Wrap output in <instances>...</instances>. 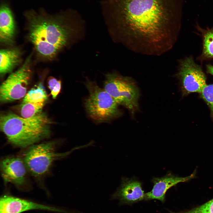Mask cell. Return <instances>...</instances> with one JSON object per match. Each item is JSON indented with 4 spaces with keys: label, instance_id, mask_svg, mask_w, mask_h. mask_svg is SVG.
Returning a JSON list of instances; mask_svg holds the SVG:
<instances>
[{
    "label": "cell",
    "instance_id": "1",
    "mask_svg": "<svg viewBox=\"0 0 213 213\" xmlns=\"http://www.w3.org/2000/svg\"><path fill=\"white\" fill-rule=\"evenodd\" d=\"M100 3L106 22L132 51L159 55L175 44L183 0H101Z\"/></svg>",
    "mask_w": 213,
    "mask_h": 213
},
{
    "label": "cell",
    "instance_id": "4",
    "mask_svg": "<svg viewBox=\"0 0 213 213\" xmlns=\"http://www.w3.org/2000/svg\"><path fill=\"white\" fill-rule=\"evenodd\" d=\"M86 86L89 95L85 103L88 115L98 122H103L116 118L121 114L118 104L104 89L95 83L88 80Z\"/></svg>",
    "mask_w": 213,
    "mask_h": 213
},
{
    "label": "cell",
    "instance_id": "7",
    "mask_svg": "<svg viewBox=\"0 0 213 213\" xmlns=\"http://www.w3.org/2000/svg\"><path fill=\"white\" fill-rule=\"evenodd\" d=\"M31 57L29 55L21 67L2 83L0 88L1 102H11L25 97L31 74Z\"/></svg>",
    "mask_w": 213,
    "mask_h": 213
},
{
    "label": "cell",
    "instance_id": "17",
    "mask_svg": "<svg viewBox=\"0 0 213 213\" xmlns=\"http://www.w3.org/2000/svg\"><path fill=\"white\" fill-rule=\"evenodd\" d=\"M45 102L22 103L20 108L21 117L25 118H30L41 113Z\"/></svg>",
    "mask_w": 213,
    "mask_h": 213
},
{
    "label": "cell",
    "instance_id": "16",
    "mask_svg": "<svg viewBox=\"0 0 213 213\" xmlns=\"http://www.w3.org/2000/svg\"><path fill=\"white\" fill-rule=\"evenodd\" d=\"M47 97L46 92L42 84L40 83L38 86L32 88L26 93L22 103L45 101Z\"/></svg>",
    "mask_w": 213,
    "mask_h": 213
},
{
    "label": "cell",
    "instance_id": "3",
    "mask_svg": "<svg viewBox=\"0 0 213 213\" xmlns=\"http://www.w3.org/2000/svg\"><path fill=\"white\" fill-rule=\"evenodd\" d=\"M51 122L45 114L25 118L12 113L2 115L0 119L1 131L12 144L25 148L48 137Z\"/></svg>",
    "mask_w": 213,
    "mask_h": 213
},
{
    "label": "cell",
    "instance_id": "14",
    "mask_svg": "<svg viewBox=\"0 0 213 213\" xmlns=\"http://www.w3.org/2000/svg\"><path fill=\"white\" fill-rule=\"evenodd\" d=\"M21 51L17 47L1 49L0 51V73L4 75L11 72L20 63Z\"/></svg>",
    "mask_w": 213,
    "mask_h": 213
},
{
    "label": "cell",
    "instance_id": "15",
    "mask_svg": "<svg viewBox=\"0 0 213 213\" xmlns=\"http://www.w3.org/2000/svg\"><path fill=\"white\" fill-rule=\"evenodd\" d=\"M203 30V49L200 57L203 59L213 58V26Z\"/></svg>",
    "mask_w": 213,
    "mask_h": 213
},
{
    "label": "cell",
    "instance_id": "13",
    "mask_svg": "<svg viewBox=\"0 0 213 213\" xmlns=\"http://www.w3.org/2000/svg\"><path fill=\"white\" fill-rule=\"evenodd\" d=\"M16 32V23L12 11L7 3L2 1L0 8L1 43L12 45L14 43Z\"/></svg>",
    "mask_w": 213,
    "mask_h": 213
},
{
    "label": "cell",
    "instance_id": "10",
    "mask_svg": "<svg viewBox=\"0 0 213 213\" xmlns=\"http://www.w3.org/2000/svg\"><path fill=\"white\" fill-rule=\"evenodd\" d=\"M2 178L6 183H12L17 187L25 185L28 171L23 159L18 157H8L1 163Z\"/></svg>",
    "mask_w": 213,
    "mask_h": 213
},
{
    "label": "cell",
    "instance_id": "11",
    "mask_svg": "<svg viewBox=\"0 0 213 213\" xmlns=\"http://www.w3.org/2000/svg\"><path fill=\"white\" fill-rule=\"evenodd\" d=\"M34 209L69 213V211L65 210L13 196L4 195L0 199V213H21L25 211Z\"/></svg>",
    "mask_w": 213,
    "mask_h": 213
},
{
    "label": "cell",
    "instance_id": "6",
    "mask_svg": "<svg viewBox=\"0 0 213 213\" xmlns=\"http://www.w3.org/2000/svg\"><path fill=\"white\" fill-rule=\"evenodd\" d=\"M104 89L118 104L123 105L133 113L138 108L140 96L135 82L128 77L113 73L107 74Z\"/></svg>",
    "mask_w": 213,
    "mask_h": 213
},
{
    "label": "cell",
    "instance_id": "9",
    "mask_svg": "<svg viewBox=\"0 0 213 213\" xmlns=\"http://www.w3.org/2000/svg\"><path fill=\"white\" fill-rule=\"evenodd\" d=\"M145 193L141 183L133 178H122L120 186L112 195L111 199L117 200L120 205L133 204L145 200Z\"/></svg>",
    "mask_w": 213,
    "mask_h": 213
},
{
    "label": "cell",
    "instance_id": "12",
    "mask_svg": "<svg viewBox=\"0 0 213 213\" xmlns=\"http://www.w3.org/2000/svg\"><path fill=\"white\" fill-rule=\"evenodd\" d=\"M196 173L195 170L190 175L184 177H178L170 173L161 178H153L152 180L154 183L153 188L151 191L145 193V200L156 199L164 202L166 193L169 188L178 183L192 179Z\"/></svg>",
    "mask_w": 213,
    "mask_h": 213
},
{
    "label": "cell",
    "instance_id": "18",
    "mask_svg": "<svg viewBox=\"0 0 213 213\" xmlns=\"http://www.w3.org/2000/svg\"><path fill=\"white\" fill-rule=\"evenodd\" d=\"M201 93L202 97L210 108L213 117V84L207 85Z\"/></svg>",
    "mask_w": 213,
    "mask_h": 213
},
{
    "label": "cell",
    "instance_id": "22",
    "mask_svg": "<svg viewBox=\"0 0 213 213\" xmlns=\"http://www.w3.org/2000/svg\"><path fill=\"white\" fill-rule=\"evenodd\" d=\"M207 72L212 75H213V65L208 64L206 66Z\"/></svg>",
    "mask_w": 213,
    "mask_h": 213
},
{
    "label": "cell",
    "instance_id": "19",
    "mask_svg": "<svg viewBox=\"0 0 213 213\" xmlns=\"http://www.w3.org/2000/svg\"><path fill=\"white\" fill-rule=\"evenodd\" d=\"M180 213H213V199L201 206Z\"/></svg>",
    "mask_w": 213,
    "mask_h": 213
},
{
    "label": "cell",
    "instance_id": "20",
    "mask_svg": "<svg viewBox=\"0 0 213 213\" xmlns=\"http://www.w3.org/2000/svg\"><path fill=\"white\" fill-rule=\"evenodd\" d=\"M61 88V82L58 80L57 83L51 91V94L53 99H55L59 93Z\"/></svg>",
    "mask_w": 213,
    "mask_h": 213
},
{
    "label": "cell",
    "instance_id": "5",
    "mask_svg": "<svg viewBox=\"0 0 213 213\" xmlns=\"http://www.w3.org/2000/svg\"><path fill=\"white\" fill-rule=\"evenodd\" d=\"M77 148L60 153L56 151L54 142L35 144L28 147L23 159L28 172L36 178H41L47 173L55 160L67 156Z\"/></svg>",
    "mask_w": 213,
    "mask_h": 213
},
{
    "label": "cell",
    "instance_id": "8",
    "mask_svg": "<svg viewBox=\"0 0 213 213\" xmlns=\"http://www.w3.org/2000/svg\"><path fill=\"white\" fill-rule=\"evenodd\" d=\"M178 76L181 80L185 92L201 93L207 85L205 75L201 67L197 64L191 57L180 61Z\"/></svg>",
    "mask_w": 213,
    "mask_h": 213
},
{
    "label": "cell",
    "instance_id": "2",
    "mask_svg": "<svg viewBox=\"0 0 213 213\" xmlns=\"http://www.w3.org/2000/svg\"><path fill=\"white\" fill-rule=\"evenodd\" d=\"M24 16L28 39L38 55L48 60L75 40L84 24L79 13L72 8L55 14L31 9Z\"/></svg>",
    "mask_w": 213,
    "mask_h": 213
},
{
    "label": "cell",
    "instance_id": "21",
    "mask_svg": "<svg viewBox=\"0 0 213 213\" xmlns=\"http://www.w3.org/2000/svg\"><path fill=\"white\" fill-rule=\"evenodd\" d=\"M58 80L52 77H49L48 79V87L51 91L57 83Z\"/></svg>",
    "mask_w": 213,
    "mask_h": 213
}]
</instances>
